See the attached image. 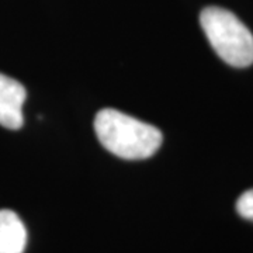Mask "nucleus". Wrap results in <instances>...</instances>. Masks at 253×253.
I'll use <instances>...</instances> for the list:
<instances>
[{"mask_svg": "<svg viewBox=\"0 0 253 253\" xmlns=\"http://www.w3.org/2000/svg\"><path fill=\"white\" fill-rule=\"evenodd\" d=\"M100 144L123 159H146L162 145V132L156 126L114 109H104L94 118Z\"/></svg>", "mask_w": 253, "mask_h": 253, "instance_id": "obj_1", "label": "nucleus"}, {"mask_svg": "<svg viewBox=\"0 0 253 253\" xmlns=\"http://www.w3.org/2000/svg\"><path fill=\"white\" fill-rule=\"evenodd\" d=\"M200 24L222 61L235 68L252 65V33L234 13L221 7H207L200 14Z\"/></svg>", "mask_w": 253, "mask_h": 253, "instance_id": "obj_2", "label": "nucleus"}, {"mask_svg": "<svg viewBox=\"0 0 253 253\" xmlns=\"http://www.w3.org/2000/svg\"><path fill=\"white\" fill-rule=\"evenodd\" d=\"M27 99L26 87L9 76L0 73V126L18 129L24 123L23 106Z\"/></svg>", "mask_w": 253, "mask_h": 253, "instance_id": "obj_3", "label": "nucleus"}, {"mask_svg": "<svg viewBox=\"0 0 253 253\" xmlns=\"http://www.w3.org/2000/svg\"><path fill=\"white\" fill-rule=\"evenodd\" d=\"M27 229L11 210H0V253H24Z\"/></svg>", "mask_w": 253, "mask_h": 253, "instance_id": "obj_4", "label": "nucleus"}, {"mask_svg": "<svg viewBox=\"0 0 253 253\" xmlns=\"http://www.w3.org/2000/svg\"><path fill=\"white\" fill-rule=\"evenodd\" d=\"M236 211L245 219L253 221V189L245 191L236 201Z\"/></svg>", "mask_w": 253, "mask_h": 253, "instance_id": "obj_5", "label": "nucleus"}]
</instances>
